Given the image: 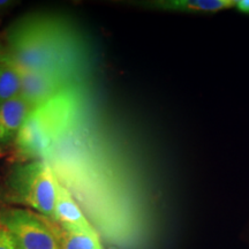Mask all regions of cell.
<instances>
[{
  "mask_svg": "<svg viewBox=\"0 0 249 249\" xmlns=\"http://www.w3.org/2000/svg\"><path fill=\"white\" fill-rule=\"evenodd\" d=\"M5 48L18 67L77 79L80 49L71 31L46 18H24L6 31Z\"/></svg>",
  "mask_w": 249,
  "mask_h": 249,
  "instance_id": "1",
  "label": "cell"
},
{
  "mask_svg": "<svg viewBox=\"0 0 249 249\" xmlns=\"http://www.w3.org/2000/svg\"><path fill=\"white\" fill-rule=\"evenodd\" d=\"M81 110L76 85L33 108L15 138L18 154L24 160L46 158L76 126Z\"/></svg>",
  "mask_w": 249,
  "mask_h": 249,
  "instance_id": "2",
  "label": "cell"
},
{
  "mask_svg": "<svg viewBox=\"0 0 249 249\" xmlns=\"http://www.w3.org/2000/svg\"><path fill=\"white\" fill-rule=\"evenodd\" d=\"M59 182L51 165L44 160L18 165L8 178L9 197L54 220Z\"/></svg>",
  "mask_w": 249,
  "mask_h": 249,
  "instance_id": "3",
  "label": "cell"
},
{
  "mask_svg": "<svg viewBox=\"0 0 249 249\" xmlns=\"http://www.w3.org/2000/svg\"><path fill=\"white\" fill-rule=\"evenodd\" d=\"M0 224L14 236L18 249H60L48 218L28 209L0 210Z\"/></svg>",
  "mask_w": 249,
  "mask_h": 249,
  "instance_id": "4",
  "label": "cell"
},
{
  "mask_svg": "<svg viewBox=\"0 0 249 249\" xmlns=\"http://www.w3.org/2000/svg\"><path fill=\"white\" fill-rule=\"evenodd\" d=\"M17 68L20 75L18 95L26 99L34 108L64 91L68 87L76 85L74 81L55 74L28 71L18 66Z\"/></svg>",
  "mask_w": 249,
  "mask_h": 249,
  "instance_id": "5",
  "label": "cell"
},
{
  "mask_svg": "<svg viewBox=\"0 0 249 249\" xmlns=\"http://www.w3.org/2000/svg\"><path fill=\"white\" fill-rule=\"evenodd\" d=\"M54 222H57L59 225L67 230L97 234L81 211L71 192L64 185H61V182H59L58 187Z\"/></svg>",
  "mask_w": 249,
  "mask_h": 249,
  "instance_id": "6",
  "label": "cell"
},
{
  "mask_svg": "<svg viewBox=\"0 0 249 249\" xmlns=\"http://www.w3.org/2000/svg\"><path fill=\"white\" fill-rule=\"evenodd\" d=\"M33 108L20 95L0 105V143L15 140Z\"/></svg>",
  "mask_w": 249,
  "mask_h": 249,
  "instance_id": "7",
  "label": "cell"
},
{
  "mask_svg": "<svg viewBox=\"0 0 249 249\" xmlns=\"http://www.w3.org/2000/svg\"><path fill=\"white\" fill-rule=\"evenodd\" d=\"M20 93V75L5 45L0 43V105Z\"/></svg>",
  "mask_w": 249,
  "mask_h": 249,
  "instance_id": "8",
  "label": "cell"
},
{
  "mask_svg": "<svg viewBox=\"0 0 249 249\" xmlns=\"http://www.w3.org/2000/svg\"><path fill=\"white\" fill-rule=\"evenodd\" d=\"M155 8L165 11L198 12V13H214L235 6L233 0H166V1L151 2Z\"/></svg>",
  "mask_w": 249,
  "mask_h": 249,
  "instance_id": "9",
  "label": "cell"
},
{
  "mask_svg": "<svg viewBox=\"0 0 249 249\" xmlns=\"http://www.w3.org/2000/svg\"><path fill=\"white\" fill-rule=\"evenodd\" d=\"M49 224L57 236L60 249H103L98 234L67 230L51 219Z\"/></svg>",
  "mask_w": 249,
  "mask_h": 249,
  "instance_id": "10",
  "label": "cell"
},
{
  "mask_svg": "<svg viewBox=\"0 0 249 249\" xmlns=\"http://www.w3.org/2000/svg\"><path fill=\"white\" fill-rule=\"evenodd\" d=\"M0 249H18L12 233L5 227H0Z\"/></svg>",
  "mask_w": 249,
  "mask_h": 249,
  "instance_id": "11",
  "label": "cell"
},
{
  "mask_svg": "<svg viewBox=\"0 0 249 249\" xmlns=\"http://www.w3.org/2000/svg\"><path fill=\"white\" fill-rule=\"evenodd\" d=\"M235 7L241 13L249 14V0H239V1H235Z\"/></svg>",
  "mask_w": 249,
  "mask_h": 249,
  "instance_id": "12",
  "label": "cell"
},
{
  "mask_svg": "<svg viewBox=\"0 0 249 249\" xmlns=\"http://www.w3.org/2000/svg\"><path fill=\"white\" fill-rule=\"evenodd\" d=\"M13 2L8 1V0H0V8H6L8 6H11Z\"/></svg>",
  "mask_w": 249,
  "mask_h": 249,
  "instance_id": "13",
  "label": "cell"
},
{
  "mask_svg": "<svg viewBox=\"0 0 249 249\" xmlns=\"http://www.w3.org/2000/svg\"><path fill=\"white\" fill-rule=\"evenodd\" d=\"M1 200H2V196H1V192H0V205H1Z\"/></svg>",
  "mask_w": 249,
  "mask_h": 249,
  "instance_id": "14",
  "label": "cell"
},
{
  "mask_svg": "<svg viewBox=\"0 0 249 249\" xmlns=\"http://www.w3.org/2000/svg\"><path fill=\"white\" fill-rule=\"evenodd\" d=\"M2 156H4V154H2V150H1V149H0V158H1Z\"/></svg>",
  "mask_w": 249,
  "mask_h": 249,
  "instance_id": "15",
  "label": "cell"
}]
</instances>
